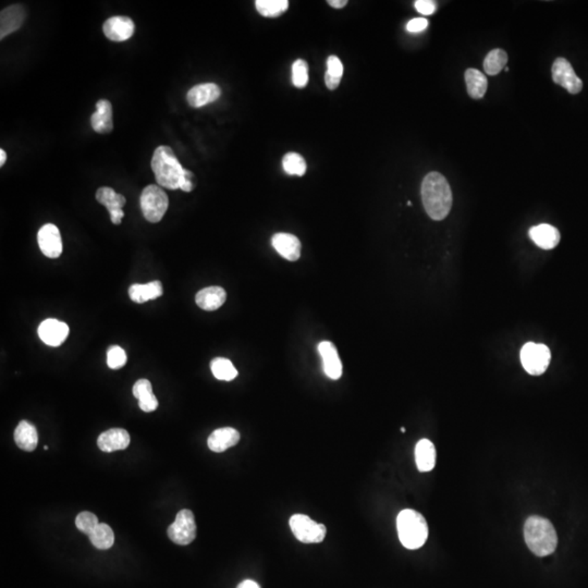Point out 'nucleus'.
Segmentation results:
<instances>
[{
	"label": "nucleus",
	"mask_w": 588,
	"mask_h": 588,
	"mask_svg": "<svg viewBox=\"0 0 588 588\" xmlns=\"http://www.w3.org/2000/svg\"><path fill=\"white\" fill-rule=\"evenodd\" d=\"M422 201L424 208L432 220H444L452 207V191L446 178L432 171L422 182Z\"/></svg>",
	"instance_id": "obj_1"
},
{
	"label": "nucleus",
	"mask_w": 588,
	"mask_h": 588,
	"mask_svg": "<svg viewBox=\"0 0 588 588\" xmlns=\"http://www.w3.org/2000/svg\"><path fill=\"white\" fill-rule=\"evenodd\" d=\"M524 538L527 547L538 557H547L558 546V535L549 519L533 515L524 525Z\"/></svg>",
	"instance_id": "obj_2"
},
{
	"label": "nucleus",
	"mask_w": 588,
	"mask_h": 588,
	"mask_svg": "<svg viewBox=\"0 0 588 588\" xmlns=\"http://www.w3.org/2000/svg\"><path fill=\"white\" fill-rule=\"evenodd\" d=\"M151 165L159 186L169 190L180 188L184 179V168L178 161L173 148L157 147Z\"/></svg>",
	"instance_id": "obj_3"
},
{
	"label": "nucleus",
	"mask_w": 588,
	"mask_h": 588,
	"mask_svg": "<svg viewBox=\"0 0 588 588\" xmlns=\"http://www.w3.org/2000/svg\"><path fill=\"white\" fill-rule=\"evenodd\" d=\"M397 529L399 539L407 549L421 548L428 538V524L425 517L412 509H405L397 514Z\"/></svg>",
	"instance_id": "obj_4"
},
{
	"label": "nucleus",
	"mask_w": 588,
	"mask_h": 588,
	"mask_svg": "<svg viewBox=\"0 0 588 588\" xmlns=\"http://www.w3.org/2000/svg\"><path fill=\"white\" fill-rule=\"evenodd\" d=\"M169 206V198L161 186L151 184L141 194V208L147 221L157 223L163 218Z\"/></svg>",
	"instance_id": "obj_5"
},
{
	"label": "nucleus",
	"mask_w": 588,
	"mask_h": 588,
	"mask_svg": "<svg viewBox=\"0 0 588 588\" xmlns=\"http://www.w3.org/2000/svg\"><path fill=\"white\" fill-rule=\"evenodd\" d=\"M552 360V353L547 345L527 343L521 350V362L524 370L529 375L539 376L547 370Z\"/></svg>",
	"instance_id": "obj_6"
},
{
	"label": "nucleus",
	"mask_w": 588,
	"mask_h": 588,
	"mask_svg": "<svg viewBox=\"0 0 588 588\" xmlns=\"http://www.w3.org/2000/svg\"><path fill=\"white\" fill-rule=\"evenodd\" d=\"M289 524L293 535L304 544H318L326 536L327 529L324 524L313 521L308 515H292Z\"/></svg>",
	"instance_id": "obj_7"
},
{
	"label": "nucleus",
	"mask_w": 588,
	"mask_h": 588,
	"mask_svg": "<svg viewBox=\"0 0 588 588\" xmlns=\"http://www.w3.org/2000/svg\"><path fill=\"white\" fill-rule=\"evenodd\" d=\"M168 537L180 546H186L196 539V517L191 510L184 509L178 512L175 522L168 527Z\"/></svg>",
	"instance_id": "obj_8"
},
{
	"label": "nucleus",
	"mask_w": 588,
	"mask_h": 588,
	"mask_svg": "<svg viewBox=\"0 0 588 588\" xmlns=\"http://www.w3.org/2000/svg\"><path fill=\"white\" fill-rule=\"evenodd\" d=\"M552 80L570 94H579L583 88V81L577 76L570 62L565 58H557L552 65Z\"/></svg>",
	"instance_id": "obj_9"
},
{
	"label": "nucleus",
	"mask_w": 588,
	"mask_h": 588,
	"mask_svg": "<svg viewBox=\"0 0 588 588\" xmlns=\"http://www.w3.org/2000/svg\"><path fill=\"white\" fill-rule=\"evenodd\" d=\"M37 242L41 253L49 258H58L62 253V239L59 229L53 223H46L37 233Z\"/></svg>",
	"instance_id": "obj_10"
},
{
	"label": "nucleus",
	"mask_w": 588,
	"mask_h": 588,
	"mask_svg": "<svg viewBox=\"0 0 588 588\" xmlns=\"http://www.w3.org/2000/svg\"><path fill=\"white\" fill-rule=\"evenodd\" d=\"M68 335V325L55 318L45 320L39 327V338L49 347H59L67 340Z\"/></svg>",
	"instance_id": "obj_11"
},
{
	"label": "nucleus",
	"mask_w": 588,
	"mask_h": 588,
	"mask_svg": "<svg viewBox=\"0 0 588 588\" xmlns=\"http://www.w3.org/2000/svg\"><path fill=\"white\" fill-rule=\"evenodd\" d=\"M103 34L113 41H124L131 39L136 24L129 16H111L103 26Z\"/></svg>",
	"instance_id": "obj_12"
},
{
	"label": "nucleus",
	"mask_w": 588,
	"mask_h": 588,
	"mask_svg": "<svg viewBox=\"0 0 588 588\" xmlns=\"http://www.w3.org/2000/svg\"><path fill=\"white\" fill-rule=\"evenodd\" d=\"M220 95V88L215 83H202L188 91L186 101L193 108H201L216 101Z\"/></svg>",
	"instance_id": "obj_13"
},
{
	"label": "nucleus",
	"mask_w": 588,
	"mask_h": 588,
	"mask_svg": "<svg viewBox=\"0 0 588 588\" xmlns=\"http://www.w3.org/2000/svg\"><path fill=\"white\" fill-rule=\"evenodd\" d=\"M318 352L322 356L323 368L326 376L333 380H339L343 376V363L335 345L329 341H323L318 345Z\"/></svg>",
	"instance_id": "obj_14"
},
{
	"label": "nucleus",
	"mask_w": 588,
	"mask_h": 588,
	"mask_svg": "<svg viewBox=\"0 0 588 588\" xmlns=\"http://www.w3.org/2000/svg\"><path fill=\"white\" fill-rule=\"evenodd\" d=\"M26 16L24 6L11 5L5 8L0 14V39H4L18 31L24 24Z\"/></svg>",
	"instance_id": "obj_15"
},
{
	"label": "nucleus",
	"mask_w": 588,
	"mask_h": 588,
	"mask_svg": "<svg viewBox=\"0 0 588 588\" xmlns=\"http://www.w3.org/2000/svg\"><path fill=\"white\" fill-rule=\"evenodd\" d=\"M130 445L129 432L122 428H113L99 435L97 446L103 452H113L127 449Z\"/></svg>",
	"instance_id": "obj_16"
},
{
	"label": "nucleus",
	"mask_w": 588,
	"mask_h": 588,
	"mask_svg": "<svg viewBox=\"0 0 588 588\" xmlns=\"http://www.w3.org/2000/svg\"><path fill=\"white\" fill-rule=\"evenodd\" d=\"M271 244L283 258L290 262H295L301 256V242L291 233H276L271 239Z\"/></svg>",
	"instance_id": "obj_17"
},
{
	"label": "nucleus",
	"mask_w": 588,
	"mask_h": 588,
	"mask_svg": "<svg viewBox=\"0 0 588 588\" xmlns=\"http://www.w3.org/2000/svg\"><path fill=\"white\" fill-rule=\"evenodd\" d=\"M93 130L97 133H111L113 129V106L107 99H99L96 103V111L91 117Z\"/></svg>",
	"instance_id": "obj_18"
},
{
	"label": "nucleus",
	"mask_w": 588,
	"mask_h": 588,
	"mask_svg": "<svg viewBox=\"0 0 588 588\" xmlns=\"http://www.w3.org/2000/svg\"><path fill=\"white\" fill-rule=\"evenodd\" d=\"M240 432L233 427H223L214 430L208 437L207 445L214 452H225L231 447H235L240 441Z\"/></svg>",
	"instance_id": "obj_19"
},
{
	"label": "nucleus",
	"mask_w": 588,
	"mask_h": 588,
	"mask_svg": "<svg viewBox=\"0 0 588 588\" xmlns=\"http://www.w3.org/2000/svg\"><path fill=\"white\" fill-rule=\"evenodd\" d=\"M532 241L542 250H552L560 242V233L554 225L548 223L535 225L529 229Z\"/></svg>",
	"instance_id": "obj_20"
},
{
	"label": "nucleus",
	"mask_w": 588,
	"mask_h": 588,
	"mask_svg": "<svg viewBox=\"0 0 588 588\" xmlns=\"http://www.w3.org/2000/svg\"><path fill=\"white\" fill-rule=\"evenodd\" d=\"M225 299H227V293H225V289L217 287V285L201 290L196 297V304L202 310H209V312L221 308L225 303Z\"/></svg>",
	"instance_id": "obj_21"
},
{
	"label": "nucleus",
	"mask_w": 588,
	"mask_h": 588,
	"mask_svg": "<svg viewBox=\"0 0 588 588\" xmlns=\"http://www.w3.org/2000/svg\"><path fill=\"white\" fill-rule=\"evenodd\" d=\"M436 448L428 439L418 441L415 447V461L418 471L422 473L430 472L436 465Z\"/></svg>",
	"instance_id": "obj_22"
},
{
	"label": "nucleus",
	"mask_w": 588,
	"mask_h": 588,
	"mask_svg": "<svg viewBox=\"0 0 588 588\" xmlns=\"http://www.w3.org/2000/svg\"><path fill=\"white\" fill-rule=\"evenodd\" d=\"M14 441L22 450L32 452L39 444V434L36 427L28 421H21L14 430Z\"/></svg>",
	"instance_id": "obj_23"
},
{
	"label": "nucleus",
	"mask_w": 588,
	"mask_h": 588,
	"mask_svg": "<svg viewBox=\"0 0 588 588\" xmlns=\"http://www.w3.org/2000/svg\"><path fill=\"white\" fill-rule=\"evenodd\" d=\"M163 285L161 281H152L146 285L134 283L129 288L130 299L136 303L142 304L151 300L158 299L163 295Z\"/></svg>",
	"instance_id": "obj_24"
},
{
	"label": "nucleus",
	"mask_w": 588,
	"mask_h": 588,
	"mask_svg": "<svg viewBox=\"0 0 588 588\" xmlns=\"http://www.w3.org/2000/svg\"><path fill=\"white\" fill-rule=\"evenodd\" d=\"M133 395L138 400V407L142 411L150 413L158 407V400L153 393L150 380H140L134 384Z\"/></svg>",
	"instance_id": "obj_25"
},
{
	"label": "nucleus",
	"mask_w": 588,
	"mask_h": 588,
	"mask_svg": "<svg viewBox=\"0 0 588 588\" xmlns=\"http://www.w3.org/2000/svg\"><path fill=\"white\" fill-rule=\"evenodd\" d=\"M465 78L470 96L474 99L482 98L488 88V81L485 74H482L480 70L470 68L465 71Z\"/></svg>",
	"instance_id": "obj_26"
},
{
	"label": "nucleus",
	"mask_w": 588,
	"mask_h": 588,
	"mask_svg": "<svg viewBox=\"0 0 588 588\" xmlns=\"http://www.w3.org/2000/svg\"><path fill=\"white\" fill-rule=\"evenodd\" d=\"M96 200L98 201V203H101V204L106 207L109 213L117 211V209L123 208L126 202H127L123 196L116 193L113 188H107V186L99 188L98 190H97Z\"/></svg>",
	"instance_id": "obj_27"
},
{
	"label": "nucleus",
	"mask_w": 588,
	"mask_h": 588,
	"mask_svg": "<svg viewBox=\"0 0 588 588\" xmlns=\"http://www.w3.org/2000/svg\"><path fill=\"white\" fill-rule=\"evenodd\" d=\"M90 540L93 546L97 549L107 550L113 547L115 542V535L113 529L105 523H99L98 527L90 535Z\"/></svg>",
	"instance_id": "obj_28"
},
{
	"label": "nucleus",
	"mask_w": 588,
	"mask_h": 588,
	"mask_svg": "<svg viewBox=\"0 0 588 588\" xmlns=\"http://www.w3.org/2000/svg\"><path fill=\"white\" fill-rule=\"evenodd\" d=\"M508 64V54L500 49H492L484 60V70L490 76H497L506 68Z\"/></svg>",
	"instance_id": "obj_29"
},
{
	"label": "nucleus",
	"mask_w": 588,
	"mask_h": 588,
	"mask_svg": "<svg viewBox=\"0 0 588 588\" xmlns=\"http://www.w3.org/2000/svg\"><path fill=\"white\" fill-rule=\"evenodd\" d=\"M211 370H212L213 375L218 380L231 382L238 376L237 368L233 366L231 361L225 359V358H216V359L213 360L212 363H211Z\"/></svg>",
	"instance_id": "obj_30"
},
{
	"label": "nucleus",
	"mask_w": 588,
	"mask_h": 588,
	"mask_svg": "<svg viewBox=\"0 0 588 588\" xmlns=\"http://www.w3.org/2000/svg\"><path fill=\"white\" fill-rule=\"evenodd\" d=\"M258 14L266 18H276L287 11L288 0H258L255 3Z\"/></svg>",
	"instance_id": "obj_31"
},
{
	"label": "nucleus",
	"mask_w": 588,
	"mask_h": 588,
	"mask_svg": "<svg viewBox=\"0 0 588 588\" xmlns=\"http://www.w3.org/2000/svg\"><path fill=\"white\" fill-rule=\"evenodd\" d=\"M283 167L289 176L302 177L306 173L305 159L298 153H288L283 159Z\"/></svg>",
	"instance_id": "obj_32"
},
{
	"label": "nucleus",
	"mask_w": 588,
	"mask_h": 588,
	"mask_svg": "<svg viewBox=\"0 0 588 588\" xmlns=\"http://www.w3.org/2000/svg\"><path fill=\"white\" fill-rule=\"evenodd\" d=\"M292 82L298 88H303L308 83V66L303 59H298L292 65Z\"/></svg>",
	"instance_id": "obj_33"
},
{
	"label": "nucleus",
	"mask_w": 588,
	"mask_h": 588,
	"mask_svg": "<svg viewBox=\"0 0 588 588\" xmlns=\"http://www.w3.org/2000/svg\"><path fill=\"white\" fill-rule=\"evenodd\" d=\"M98 524L99 522L96 515L94 513L88 512V511L78 513L76 519V525L78 531L88 536L98 527Z\"/></svg>",
	"instance_id": "obj_34"
},
{
	"label": "nucleus",
	"mask_w": 588,
	"mask_h": 588,
	"mask_svg": "<svg viewBox=\"0 0 588 588\" xmlns=\"http://www.w3.org/2000/svg\"><path fill=\"white\" fill-rule=\"evenodd\" d=\"M128 356L126 351L119 345H111L107 351V365L111 370H119L127 363Z\"/></svg>",
	"instance_id": "obj_35"
},
{
	"label": "nucleus",
	"mask_w": 588,
	"mask_h": 588,
	"mask_svg": "<svg viewBox=\"0 0 588 588\" xmlns=\"http://www.w3.org/2000/svg\"><path fill=\"white\" fill-rule=\"evenodd\" d=\"M326 74L333 76V78H343V65L341 60L337 56H330L327 60Z\"/></svg>",
	"instance_id": "obj_36"
},
{
	"label": "nucleus",
	"mask_w": 588,
	"mask_h": 588,
	"mask_svg": "<svg viewBox=\"0 0 588 588\" xmlns=\"http://www.w3.org/2000/svg\"><path fill=\"white\" fill-rule=\"evenodd\" d=\"M415 8L420 14L430 16L436 11V4L430 0H417L415 1Z\"/></svg>",
	"instance_id": "obj_37"
},
{
	"label": "nucleus",
	"mask_w": 588,
	"mask_h": 588,
	"mask_svg": "<svg viewBox=\"0 0 588 588\" xmlns=\"http://www.w3.org/2000/svg\"><path fill=\"white\" fill-rule=\"evenodd\" d=\"M428 26V21L424 18H416L410 21L407 26V30L411 33H420L426 30Z\"/></svg>",
	"instance_id": "obj_38"
},
{
	"label": "nucleus",
	"mask_w": 588,
	"mask_h": 588,
	"mask_svg": "<svg viewBox=\"0 0 588 588\" xmlns=\"http://www.w3.org/2000/svg\"><path fill=\"white\" fill-rule=\"evenodd\" d=\"M196 177L191 171L188 169H184V179L182 181L181 188L182 191L191 192L193 191L194 186H196Z\"/></svg>",
	"instance_id": "obj_39"
},
{
	"label": "nucleus",
	"mask_w": 588,
	"mask_h": 588,
	"mask_svg": "<svg viewBox=\"0 0 588 588\" xmlns=\"http://www.w3.org/2000/svg\"><path fill=\"white\" fill-rule=\"evenodd\" d=\"M340 82L341 78H333V76H328V74H325V83H326V86L329 90L333 91L338 88Z\"/></svg>",
	"instance_id": "obj_40"
},
{
	"label": "nucleus",
	"mask_w": 588,
	"mask_h": 588,
	"mask_svg": "<svg viewBox=\"0 0 588 588\" xmlns=\"http://www.w3.org/2000/svg\"><path fill=\"white\" fill-rule=\"evenodd\" d=\"M111 214V221H113V225H120L121 223L122 218L124 217V213L122 209H117V211H113V212L109 213Z\"/></svg>",
	"instance_id": "obj_41"
},
{
	"label": "nucleus",
	"mask_w": 588,
	"mask_h": 588,
	"mask_svg": "<svg viewBox=\"0 0 588 588\" xmlns=\"http://www.w3.org/2000/svg\"><path fill=\"white\" fill-rule=\"evenodd\" d=\"M328 5H330L333 8H337V9H341V8L345 7L348 5L347 0H329Z\"/></svg>",
	"instance_id": "obj_42"
},
{
	"label": "nucleus",
	"mask_w": 588,
	"mask_h": 588,
	"mask_svg": "<svg viewBox=\"0 0 588 588\" xmlns=\"http://www.w3.org/2000/svg\"><path fill=\"white\" fill-rule=\"evenodd\" d=\"M237 588H260V585H258L256 582L250 581V579H246V581L242 582L238 585Z\"/></svg>",
	"instance_id": "obj_43"
},
{
	"label": "nucleus",
	"mask_w": 588,
	"mask_h": 588,
	"mask_svg": "<svg viewBox=\"0 0 588 588\" xmlns=\"http://www.w3.org/2000/svg\"><path fill=\"white\" fill-rule=\"evenodd\" d=\"M6 161H7V154H6L5 151L0 150V166L1 167L5 165Z\"/></svg>",
	"instance_id": "obj_44"
},
{
	"label": "nucleus",
	"mask_w": 588,
	"mask_h": 588,
	"mask_svg": "<svg viewBox=\"0 0 588 588\" xmlns=\"http://www.w3.org/2000/svg\"><path fill=\"white\" fill-rule=\"evenodd\" d=\"M401 432H405V427L401 428Z\"/></svg>",
	"instance_id": "obj_45"
}]
</instances>
